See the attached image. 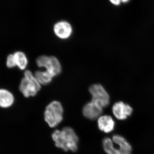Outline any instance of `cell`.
Instances as JSON below:
<instances>
[{
    "instance_id": "52a82bcc",
    "label": "cell",
    "mask_w": 154,
    "mask_h": 154,
    "mask_svg": "<svg viewBox=\"0 0 154 154\" xmlns=\"http://www.w3.org/2000/svg\"><path fill=\"white\" fill-rule=\"evenodd\" d=\"M112 112L119 120H124L132 114L133 108L130 105L122 102H116L112 107Z\"/></svg>"
},
{
    "instance_id": "4fadbf2b",
    "label": "cell",
    "mask_w": 154,
    "mask_h": 154,
    "mask_svg": "<svg viewBox=\"0 0 154 154\" xmlns=\"http://www.w3.org/2000/svg\"><path fill=\"white\" fill-rule=\"evenodd\" d=\"M35 78L41 85H47L51 82L54 77L46 71L38 70L34 74Z\"/></svg>"
},
{
    "instance_id": "8992f818",
    "label": "cell",
    "mask_w": 154,
    "mask_h": 154,
    "mask_svg": "<svg viewBox=\"0 0 154 154\" xmlns=\"http://www.w3.org/2000/svg\"><path fill=\"white\" fill-rule=\"evenodd\" d=\"M89 91L92 96L91 101L103 108L109 105L110 96L102 85L99 84L92 85L89 88Z\"/></svg>"
},
{
    "instance_id": "30bf717a",
    "label": "cell",
    "mask_w": 154,
    "mask_h": 154,
    "mask_svg": "<svg viewBox=\"0 0 154 154\" xmlns=\"http://www.w3.org/2000/svg\"><path fill=\"white\" fill-rule=\"evenodd\" d=\"M97 123L99 129L105 133L112 132L115 127V121L109 115L101 116L98 119Z\"/></svg>"
},
{
    "instance_id": "9a60e30c",
    "label": "cell",
    "mask_w": 154,
    "mask_h": 154,
    "mask_svg": "<svg viewBox=\"0 0 154 154\" xmlns=\"http://www.w3.org/2000/svg\"><path fill=\"white\" fill-rule=\"evenodd\" d=\"M110 2L115 6H119L122 3L121 0H110Z\"/></svg>"
},
{
    "instance_id": "8fae6325",
    "label": "cell",
    "mask_w": 154,
    "mask_h": 154,
    "mask_svg": "<svg viewBox=\"0 0 154 154\" xmlns=\"http://www.w3.org/2000/svg\"><path fill=\"white\" fill-rule=\"evenodd\" d=\"M14 102V95L5 89H0V107L8 108L13 105Z\"/></svg>"
},
{
    "instance_id": "ba28073f",
    "label": "cell",
    "mask_w": 154,
    "mask_h": 154,
    "mask_svg": "<svg viewBox=\"0 0 154 154\" xmlns=\"http://www.w3.org/2000/svg\"><path fill=\"white\" fill-rule=\"evenodd\" d=\"M102 112L103 108L92 101L86 104L82 110L83 115L86 118L92 120L99 118Z\"/></svg>"
},
{
    "instance_id": "7a4b0ae2",
    "label": "cell",
    "mask_w": 154,
    "mask_h": 154,
    "mask_svg": "<svg viewBox=\"0 0 154 154\" xmlns=\"http://www.w3.org/2000/svg\"><path fill=\"white\" fill-rule=\"evenodd\" d=\"M113 141L109 137L103 139V149L107 154H131L132 147L125 138L120 135L113 137Z\"/></svg>"
},
{
    "instance_id": "7c38bea8",
    "label": "cell",
    "mask_w": 154,
    "mask_h": 154,
    "mask_svg": "<svg viewBox=\"0 0 154 154\" xmlns=\"http://www.w3.org/2000/svg\"><path fill=\"white\" fill-rule=\"evenodd\" d=\"M13 58L15 66L24 70L28 66V61L26 54L22 51H16L13 54Z\"/></svg>"
},
{
    "instance_id": "9c48e42d",
    "label": "cell",
    "mask_w": 154,
    "mask_h": 154,
    "mask_svg": "<svg viewBox=\"0 0 154 154\" xmlns=\"http://www.w3.org/2000/svg\"><path fill=\"white\" fill-rule=\"evenodd\" d=\"M53 30L56 36L62 39L69 38L73 31L71 25L66 21H60L56 23L54 26Z\"/></svg>"
},
{
    "instance_id": "277c9868",
    "label": "cell",
    "mask_w": 154,
    "mask_h": 154,
    "mask_svg": "<svg viewBox=\"0 0 154 154\" xmlns=\"http://www.w3.org/2000/svg\"><path fill=\"white\" fill-rule=\"evenodd\" d=\"M63 108L60 102L54 101L45 108V120L51 128L57 126L63 119Z\"/></svg>"
},
{
    "instance_id": "5bb4252c",
    "label": "cell",
    "mask_w": 154,
    "mask_h": 154,
    "mask_svg": "<svg viewBox=\"0 0 154 154\" xmlns=\"http://www.w3.org/2000/svg\"><path fill=\"white\" fill-rule=\"evenodd\" d=\"M6 65L9 68H13L16 67L14 64L13 54H11L8 56L6 61Z\"/></svg>"
},
{
    "instance_id": "2e32d148",
    "label": "cell",
    "mask_w": 154,
    "mask_h": 154,
    "mask_svg": "<svg viewBox=\"0 0 154 154\" xmlns=\"http://www.w3.org/2000/svg\"><path fill=\"white\" fill-rule=\"evenodd\" d=\"M130 0H121L122 3H127L129 2Z\"/></svg>"
},
{
    "instance_id": "5b68a950",
    "label": "cell",
    "mask_w": 154,
    "mask_h": 154,
    "mask_svg": "<svg viewBox=\"0 0 154 154\" xmlns=\"http://www.w3.org/2000/svg\"><path fill=\"white\" fill-rule=\"evenodd\" d=\"M36 63L39 67L44 68L45 71L54 78L61 72L62 66L60 62L55 57L40 56L36 59Z\"/></svg>"
},
{
    "instance_id": "6da1fadb",
    "label": "cell",
    "mask_w": 154,
    "mask_h": 154,
    "mask_svg": "<svg viewBox=\"0 0 154 154\" xmlns=\"http://www.w3.org/2000/svg\"><path fill=\"white\" fill-rule=\"evenodd\" d=\"M56 146L64 151H76L78 149L79 139L75 131L69 127L61 130H56L51 135Z\"/></svg>"
},
{
    "instance_id": "3957f363",
    "label": "cell",
    "mask_w": 154,
    "mask_h": 154,
    "mask_svg": "<svg viewBox=\"0 0 154 154\" xmlns=\"http://www.w3.org/2000/svg\"><path fill=\"white\" fill-rule=\"evenodd\" d=\"M41 85L34 74L29 70L25 71L19 86V91L26 98L36 96L41 88Z\"/></svg>"
}]
</instances>
